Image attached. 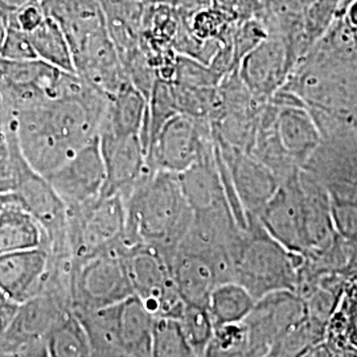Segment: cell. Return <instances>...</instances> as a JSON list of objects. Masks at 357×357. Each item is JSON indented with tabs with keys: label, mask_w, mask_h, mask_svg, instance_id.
Instances as JSON below:
<instances>
[{
	"label": "cell",
	"mask_w": 357,
	"mask_h": 357,
	"mask_svg": "<svg viewBox=\"0 0 357 357\" xmlns=\"http://www.w3.org/2000/svg\"><path fill=\"white\" fill-rule=\"evenodd\" d=\"M107 103L109 97L86 82L77 94L7 115V125L28 165L47 178L98 137Z\"/></svg>",
	"instance_id": "1"
},
{
	"label": "cell",
	"mask_w": 357,
	"mask_h": 357,
	"mask_svg": "<svg viewBox=\"0 0 357 357\" xmlns=\"http://www.w3.org/2000/svg\"><path fill=\"white\" fill-rule=\"evenodd\" d=\"M178 323L196 354L205 357L206 348L212 342L215 333V323L208 307L187 303Z\"/></svg>",
	"instance_id": "25"
},
{
	"label": "cell",
	"mask_w": 357,
	"mask_h": 357,
	"mask_svg": "<svg viewBox=\"0 0 357 357\" xmlns=\"http://www.w3.org/2000/svg\"><path fill=\"white\" fill-rule=\"evenodd\" d=\"M6 128H7V112H6V107L0 98V135H3L6 132Z\"/></svg>",
	"instance_id": "32"
},
{
	"label": "cell",
	"mask_w": 357,
	"mask_h": 357,
	"mask_svg": "<svg viewBox=\"0 0 357 357\" xmlns=\"http://www.w3.org/2000/svg\"><path fill=\"white\" fill-rule=\"evenodd\" d=\"M75 314L88 332L90 344L114 348L130 357H153L156 318L137 295L114 306Z\"/></svg>",
	"instance_id": "6"
},
{
	"label": "cell",
	"mask_w": 357,
	"mask_h": 357,
	"mask_svg": "<svg viewBox=\"0 0 357 357\" xmlns=\"http://www.w3.org/2000/svg\"><path fill=\"white\" fill-rule=\"evenodd\" d=\"M69 291L73 311L93 312L135 295L119 246L82 259H70Z\"/></svg>",
	"instance_id": "5"
},
{
	"label": "cell",
	"mask_w": 357,
	"mask_h": 357,
	"mask_svg": "<svg viewBox=\"0 0 357 357\" xmlns=\"http://www.w3.org/2000/svg\"><path fill=\"white\" fill-rule=\"evenodd\" d=\"M0 59L6 60H35L38 54L26 32L7 24L0 47Z\"/></svg>",
	"instance_id": "28"
},
{
	"label": "cell",
	"mask_w": 357,
	"mask_h": 357,
	"mask_svg": "<svg viewBox=\"0 0 357 357\" xmlns=\"http://www.w3.org/2000/svg\"><path fill=\"white\" fill-rule=\"evenodd\" d=\"M200 139L193 122L174 115L160 128L147 149V165L153 171L181 174L200 160Z\"/></svg>",
	"instance_id": "15"
},
{
	"label": "cell",
	"mask_w": 357,
	"mask_h": 357,
	"mask_svg": "<svg viewBox=\"0 0 357 357\" xmlns=\"http://www.w3.org/2000/svg\"><path fill=\"white\" fill-rule=\"evenodd\" d=\"M128 209L121 195L68 209V243L72 259L118 248L126 234Z\"/></svg>",
	"instance_id": "7"
},
{
	"label": "cell",
	"mask_w": 357,
	"mask_h": 357,
	"mask_svg": "<svg viewBox=\"0 0 357 357\" xmlns=\"http://www.w3.org/2000/svg\"><path fill=\"white\" fill-rule=\"evenodd\" d=\"M17 138L10 125L6 132L0 135V195L13 193L17 180L16 169Z\"/></svg>",
	"instance_id": "27"
},
{
	"label": "cell",
	"mask_w": 357,
	"mask_h": 357,
	"mask_svg": "<svg viewBox=\"0 0 357 357\" xmlns=\"http://www.w3.org/2000/svg\"><path fill=\"white\" fill-rule=\"evenodd\" d=\"M248 222L249 228L243 231L233 255L234 282L243 286L255 301L278 291L298 293L306 257L275 241L258 217H248Z\"/></svg>",
	"instance_id": "3"
},
{
	"label": "cell",
	"mask_w": 357,
	"mask_h": 357,
	"mask_svg": "<svg viewBox=\"0 0 357 357\" xmlns=\"http://www.w3.org/2000/svg\"><path fill=\"white\" fill-rule=\"evenodd\" d=\"M100 146L106 168L103 196L121 195L125 200L149 178L153 171L141 135H115L100 132Z\"/></svg>",
	"instance_id": "12"
},
{
	"label": "cell",
	"mask_w": 357,
	"mask_h": 357,
	"mask_svg": "<svg viewBox=\"0 0 357 357\" xmlns=\"http://www.w3.org/2000/svg\"><path fill=\"white\" fill-rule=\"evenodd\" d=\"M257 217L275 241L287 250L306 257L303 196L299 178H290L281 184Z\"/></svg>",
	"instance_id": "13"
},
{
	"label": "cell",
	"mask_w": 357,
	"mask_h": 357,
	"mask_svg": "<svg viewBox=\"0 0 357 357\" xmlns=\"http://www.w3.org/2000/svg\"><path fill=\"white\" fill-rule=\"evenodd\" d=\"M128 265L134 294L155 318L178 320L185 301L180 295L172 271L163 255L149 245L119 246Z\"/></svg>",
	"instance_id": "8"
},
{
	"label": "cell",
	"mask_w": 357,
	"mask_h": 357,
	"mask_svg": "<svg viewBox=\"0 0 357 357\" xmlns=\"http://www.w3.org/2000/svg\"><path fill=\"white\" fill-rule=\"evenodd\" d=\"M125 203L128 225L121 246H153L168 262L193 220V211L181 191L178 175L155 171Z\"/></svg>",
	"instance_id": "2"
},
{
	"label": "cell",
	"mask_w": 357,
	"mask_h": 357,
	"mask_svg": "<svg viewBox=\"0 0 357 357\" xmlns=\"http://www.w3.org/2000/svg\"><path fill=\"white\" fill-rule=\"evenodd\" d=\"M16 169L17 180L13 195L45 231L48 252L53 258H72L68 243V208L48 178L28 165L19 143Z\"/></svg>",
	"instance_id": "9"
},
{
	"label": "cell",
	"mask_w": 357,
	"mask_h": 357,
	"mask_svg": "<svg viewBox=\"0 0 357 357\" xmlns=\"http://www.w3.org/2000/svg\"><path fill=\"white\" fill-rule=\"evenodd\" d=\"M13 197V193H7V195H0V212L3 209V206L6 205V203Z\"/></svg>",
	"instance_id": "33"
},
{
	"label": "cell",
	"mask_w": 357,
	"mask_h": 357,
	"mask_svg": "<svg viewBox=\"0 0 357 357\" xmlns=\"http://www.w3.org/2000/svg\"><path fill=\"white\" fill-rule=\"evenodd\" d=\"M234 163L236 167L229 168L230 175L246 217L258 216L281 184L268 169L255 166L246 158L236 159Z\"/></svg>",
	"instance_id": "18"
},
{
	"label": "cell",
	"mask_w": 357,
	"mask_h": 357,
	"mask_svg": "<svg viewBox=\"0 0 357 357\" xmlns=\"http://www.w3.org/2000/svg\"><path fill=\"white\" fill-rule=\"evenodd\" d=\"M68 209L89 204L103 196L106 168L100 138L85 144L48 176Z\"/></svg>",
	"instance_id": "11"
},
{
	"label": "cell",
	"mask_w": 357,
	"mask_h": 357,
	"mask_svg": "<svg viewBox=\"0 0 357 357\" xmlns=\"http://www.w3.org/2000/svg\"><path fill=\"white\" fill-rule=\"evenodd\" d=\"M19 306L0 290V339L8 331Z\"/></svg>",
	"instance_id": "29"
},
{
	"label": "cell",
	"mask_w": 357,
	"mask_h": 357,
	"mask_svg": "<svg viewBox=\"0 0 357 357\" xmlns=\"http://www.w3.org/2000/svg\"><path fill=\"white\" fill-rule=\"evenodd\" d=\"M354 130H355V131H356V134H357V119H356V121H355V122H354Z\"/></svg>",
	"instance_id": "35"
},
{
	"label": "cell",
	"mask_w": 357,
	"mask_h": 357,
	"mask_svg": "<svg viewBox=\"0 0 357 357\" xmlns=\"http://www.w3.org/2000/svg\"><path fill=\"white\" fill-rule=\"evenodd\" d=\"M38 59L65 72L76 73L75 59L64 31L50 15L32 32L26 33Z\"/></svg>",
	"instance_id": "21"
},
{
	"label": "cell",
	"mask_w": 357,
	"mask_h": 357,
	"mask_svg": "<svg viewBox=\"0 0 357 357\" xmlns=\"http://www.w3.org/2000/svg\"><path fill=\"white\" fill-rule=\"evenodd\" d=\"M86 81L40 59H0V98L7 115H15L77 94Z\"/></svg>",
	"instance_id": "4"
},
{
	"label": "cell",
	"mask_w": 357,
	"mask_h": 357,
	"mask_svg": "<svg viewBox=\"0 0 357 357\" xmlns=\"http://www.w3.org/2000/svg\"><path fill=\"white\" fill-rule=\"evenodd\" d=\"M69 315L64 303L61 305L51 293L43 291L19 306L8 331L0 340L8 349L45 342L48 335Z\"/></svg>",
	"instance_id": "16"
},
{
	"label": "cell",
	"mask_w": 357,
	"mask_h": 357,
	"mask_svg": "<svg viewBox=\"0 0 357 357\" xmlns=\"http://www.w3.org/2000/svg\"><path fill=\"white\" fill-rule=\"evenodd\" d=\"M308 318L306 301L293 291L271 293L255 302L243 320L248 328V355L266 357L282 336Z\"/></svg>",
	"instance_id": "10"
},
{
	"label": "cell",
	"mask_w": 357,
	"mask_h": 357,
	"mask_svg": "<svg viewBox=\"0 0 357 357\" xmlns=\"http://www.w3.org/2000/svg\"><path fill=\"white\" fill-rule=\"evenodd\" d=\"M178 176L181 191L191 206L193 215L229 205L218 171L205 163L199 162L178 174Z\"/></svg>",
	"instance_id": "19"
},
{
	"label": "cell",
	"mask_w": 357,
	"mask_h": 357,
	"mask_svg": "<svg viewBox=\"0 0 357 357\" xmlns=\"http://www.w3.org/2000/svg\"><path fill=\"white\" fill-rule=\"evenodd\" d=\"M205 357H249L245 351H221L213 347H208Z\"/></svg>",
	"instance_id": "31"
},
{
	"label": "cell",
	"mask_w": 357,
	"mask_h": 357,
	"mask_svg": "<svg viewBox=\"0 0 357 357\" xmlns=\"http://www.w3.org/2000/svg\"><path fill=\"white\" fill-rule=\"evenodd\" d=\"M255 302L253 295L240 283L225 282L213 290L208 310L215 326L240 323L252 312Z\"/></svg>",
	"instance_id": "22"
},
{
	"label": "cell",
	"mask_w": 357,
	"mask_h": 357,
	"mask_svg": "<svg viewBox=\"0 0 357 357\" xmlns=\"http://www.w3.org/2000/svg\"><path fill=\"white\" fill-rule=\"evenodd\" d=\"M53 259L45 248L0 255V290L16 305H23L47 289Z\"/></svg>",
	"instance_id": "14"
},
{
	"label": "cell",
	"mask_w": 357,
	"mask_h": 357,
	"mask_svg": "<svg viewBox=\"0 0 357 357\" xmlns=\"http://www.w3.org/2000/svg\"><path fill=\"white\" fill-rule=\"evenodd\" d=\"M6 28H7L6 23H0V47H1V43H3L4 33H6Z\"/></svg>",
	"instance_id": "34"
},
{
	"label": "cell",
	"mask_w": 357,
	"mask_h": 357,
	"mask_svg": "<svg viewBox=\"0 0 357 357\" xmlns=\"http://www.w3.org/2000/svg\"><path fill=\"white\" fill-rule=\"evenodd\" d=\"M321 323L307 318L273 345L266 357H303L319 342Z\"/></svg>",
	"instance_id": "26"
},
{
	"label": "cell",
	"mask_w": 357,
	"mask_h": 357,
	"mask_svg": "<svg viewBox=\"0 0 357 357\" xmlns=\"http://www.w3.org/2000/svg\"><path fill=\"white\" fill-rule=\"evenodd\" d=\"M48 357H91L89 335L73 311L44 342Z\"/></svg>",
	"instance_id": "23"
},
{
	"label": "cell",
	"mask_w": 357,
	"mask_h": 357,
	"mask_svg": "<svg viewBox=\"0 0 357 357\" xmlns=\"http://www.w3.org/2000/svg\"><path fill=\"white\" fill-rule=\"evenodd\" d=\"M153 357H203L188 343L176 319L156 318L153 330Z\"/></svg>",
	"instance_id": "24"
},
{
	"label": "cell",
	"mask_w": 357,
	"mask_h": 357,
	"mask_svg": "<svg viewBox=\"0 0 357 357\" xmlns=\"http://www.w3.org/2000/svg\"><path fill=\"white\" fill-rule=\"evenodd\" d=\"M38 248L47 249L45 231L13 193L0 212V255Z\"/></svg>",
	"instance_id": "17"
},
{
	"label": "cell",
	"mask_w": 357,
	"mask_h": 357,
	"mask_svg": "<svg viewBox=\"0 0 357 357\" xmlns=\"http://www.w3.org/2000/svg\"><path fill=\"white\" fill-rule=\"evenodd\" d=\"M280 137L289 153L306 160L321 143V134L315 121L305 110L287 109L280 115Z\"/></svg>",
	"instance_id": "20"
},
{
	"label": "cell",
	"mask_w": 357,
	"mask_h": 357,
	"mask_svg": "<svg viewBox=\"0 0 357 357\" xmlns=\"http://www.w3.org/2000/svg\"><path fill=\"white\" fill-rule=\"evenodd\" d=\"M91 357H130L126 354L101 345H91Z\"/></svg>",
	"instance_id": "30"
}]
</instances>
